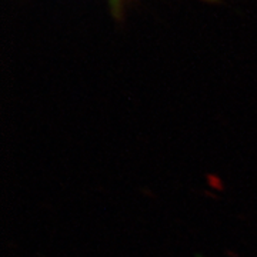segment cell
<instances>
[{
  "mask_svg": "<svg viewBox=\"0 0 257 257\" xmlns=\"http://www.w3.org/2000/svg\"><path fill=\"white\" fill-rule=\"evenodd\" d=\"M207 180H209V184H210L213 189H216V190H221V186H223V184H221V180L219 176L210 175Z\"/></svg>",
  "mask_w": 257,
  "mask_h": 257,
  "instance_id": "obj_1",
  "label": "cell"
}]
</instances>
